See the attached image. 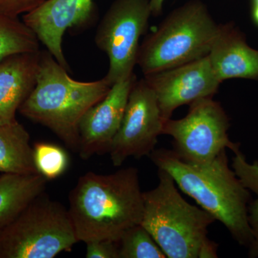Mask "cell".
Instances as JSON below:
<instances>
[{"label":"cell","instance_id":"cell-1","mask_svg":"<svg viewBox=\"0 0 258 258\" xmlns=\"http://www.w3.org/2000/svg\"><path fill=\"white\" fill-rule=\"evenodd\" d=\"M143 191L137 168L108 174L89 171L80 176L69 194L70 216L79 242H118L125 231L139 225Z\"/></svg>","mask_w":258,"mask_h":258},{"label":"cell","instance_id":"cell-2","mask_svg":"<svg viewBox=\"0 0 258 258\" xmlns=\"http://www.w3.org/2000/svg\"><path fill=\"white\" fill-rule=\"evenodd\" d=\"M149 157L183 192L221 222L237 243L248 248L253 240L248 222L250 191L230 167L226 150L203 164L186 162L166 149H154Z\"/></svg>","mask_w":258,"mask_h":258},{"label":"cell","instance_id":"cell-3","mask_svg":"<svg viewBox=\"0 0 258 258\" xmlns=\"http://www.w3.org/2000/svg\"><path fill=\"white\" fill-rule=\"evenodd\" d=\"M111 87L104 78L93 82L71 79L48 50L40 51L36 83L19 112L50 129L78 152L80 120Z\"/></svg>","mask_w":258,"mask_h":258},{"label":"cell","instance_id":"cell-4","mask_svg":"<svg viewBox=\"0 0 258 258\" xmlns=\"http://www.w3.org/2000/svg\"><path fill=\"white\" fill-rule=\"evenodd\" d=\"M158 177L157 186L143 192L141 225L167 258H199L209 239V227L216 220L203 208L187 203L169 173L158 169Z\"/></svg>","mask_w":258,"mask_h":258},{"label":"cell","instance_id":"cell-5","mask_svg":"<svg viewBox=\"0 0 258 258\" xmlns=\"http://www.w3.org/2000/svg\"><path fill=\"white\" fill-rule=\"evenodd\" d=\"M219 26L203 2H187L146 37L139 46L137 64L147 76L206 57Z\"/></svg>","mask_w":258,"mask_h":258},{"label":"cell","instance_id":"cell-6","mask_svg":"<svg viewBox=\"0 0 258 258\" xmlns=\"http://www.w3.org/2000/svg\"><path fill=\"white\" fill-rule=\"evenodd\" d=\"M77 242L69 210L43 192L0 232V258H53Z\"/></svg>","mask_w":258,"mask_h":258},{"label":"cell","instance_id":"cell-7","mask_svg":"<svg viewBox=\"0 0 258 258\" xmlns=\"http://www.w3.org/2000/svg\"><path fill=\"white\" fill-rule=\"evenodd\" d=\"M230 118L219 102L204 98L189 104L184 118L164 120L162 135L172 137L176 155L190 164L210 162L224 150L235 153L240 144L228 136Z\"/></svg>","mask_w":258,"mask_h":258},{"label":"cell","instance_id":"cell-8","mask_svg":"<svg viewBox=\"0 0 258 258\" xmlns=\"http://www.w3.org/2000/svg\"><path fill=\"white\" fill-rule=\"evenodd\" d=\"M151 15L149 0H115L102 19L95 42L109 60L104 79L110 86L134 74L139 40Z\"/></svg>","mask_w":258,"mask_h":258},{"label":"cell","instance_id":"cell-9","mask_svg":"<svg viewBox=\"0 0 258 258\" xmlns=\"http://www.w3.org/2000/svg\"><path fill=\"white\" fill-rule=\"evenodd\" d=\"M164 120L152 88L145 79L137 80L108 152L113 165L118 167L129 157H149L162 135Z\"/></svg>","mask_w":258,"mask_h":258},{"label":"cell","instance_id":"cell-10","mask_svg":"<svg viewBox=\"0 0 258 258\" xmlns=\"http://www.w3.org/2000/svg\"><path fill=\"white\" fill-rule=\"evenodd\" d=\"M157 96L163 118H171L176 108L200 98H213L220 83L208 55L173 69L144 76Z\"/></svg>","mask_w":258,"mask_h":258},{"label":"cell","instance_id":"cell-11","mask_svg":"<svg viewBox=\"0 0 258 258\" xmlns=\"http://www.w3.org/2000/svg\"><path fill=\"white\" fill-rule=\"evenodd\" d=\"M98 15V7L93 0H47L24 15L23 20L55 60L69 71L62 50L64 32L69 29L86 30L95 23Z\"/></svg>","mask_w":258,"mask_h":258},{"label":"cell","instance_id":"cell-12","mask_svg":"<svg viewBox=\"0 0 258 258\" xmlns=\"http://www.w3.org/2000/svg\"><path fill=\"white\" fill-rule=\"evenodd\" d=\"M137 80L133 74L114 83L104 98L83 115L79 125L78 149L83 160L109 152L123 119L131 90Z\"/></svg>","mask_w":258,"mask_h":258},{"label":"cell","instance_id":"cell-13","mask_svg":"<svg viewBox=\"0 0 258 258\" xmlns=\"http://www.w3.org/2000/svg\"><path fill=\"white\" fill-rule=\"evenodd\" d=\"M208 57L220 83L232 79L258 81V50L249 46L233 23L220 25Z\"/></svg>","mask_w":258,"mask_h":258},{"label":"cell","instance_id":"cell-14","mask_svg":"<svg viewBox=\"0 0 258 258\" xmlns=\"http://www.w3.org/2000/svg\"><path fill=\"white\" fill-rule=\"evenodd\" d=\"M40 52L16 54L0 60V125L16 121L17 111L36 83Z\"/></svg>","mask_w":258,"mask_h":258},{"label":"cell","instance_id":"cell-15","mask_svg":"<svg viewBox=\"0 0 258 258\" xmlns=\"http://www.w3.org/2000/svg\"><path fill=\"white\" fill-rule=\"evenodd\" d=\"M47 179L41 174H3L0 176V232L9 225L39 195Z\"/></svg>","mask_w":258,"mask_h":258},{"label":"cell","instance_id":"cell-16","mask_svg":"<svg viewBox=\"0 0 258 258\" xmlns=\"http://www.w3.org/2000/svg\"><path fill=\"white\" fill-rule=\"evenodd\" d=\"M28 131L18 120L0 125V173L39 174Z\"/></svg>","mask_w":258,"mask_h":258},{"label":"cell","instance_id":"cell-17","mask_svg":"<svg viewBox=\"0 0 258 258\" xmlns=\"http://www.w3.org/2000/svg\"><path fill=\"white\" fill-rule=\"evenodd\" d=\"M40 42L23 20L0 13V60L16 54L38 52Z\"/></svg>","mask_w":258,"mask_h":258},{"label":"cell","instance_id":"cell-18","mask_svg":"<svg viewBox=\"0 0 258 258\" xmlns=\"http://www.w3.org/2000/svg\"><path fill=\"white\" fill-rule=\"evenodd\" d=\"M118 244L119 258L167 257L151 234L141 224L125 231Z\"/></svg>","mask_w":258,"mask_h":258},{"label":"cell","instance_id":"cell-19","mask_svg":"<svg viewBox=\"0 0 258 258\" xmlns=\"http://www.w3.org/2000/svg\"><path fill=\"white\" fill-rule=\"evenodd\" d=\"M34 159L39 174L47 180L62 175L69 166V157L63 149L53 144L37 142L33 147Z\"/></svg>","mask_w":258,"mask_h":258},{"label":"cell","instance_id":"cell-20","mask_svg":"<svg viewBox=\"0 0 258 258\" xmlns=\"http://www.w3.org/2000/svg\"><path fill=\"white\" fill-rule=\"evenodd\" d=\"M232 168L244 187L257 195L258 198V161L247 162L240 149L234 153Z\"/></svg>","mask_w":258,"mask_h":258},{"label":"cell","instance_id":"cell-21","mask_svg":"<svg viewBox=\"0 0 258 258\" xmlns=\"http://www.w3.org/2000/svg\"><path fill=\"white\" fill-rule=\"evenodd\" d=\"M86 244V257L119 258L118 242L100 240L91 241Z\"/></svg>","mask_w":258,"mask_h":258},{"label":"cell","instance_id":"cell-22","mask_svg":"<svg viewBox=\"0 0 258 258\" xmlns=\"http://www.w3.org/2000/svg\"><path fill=\"white\" fill-rule=\"evenodd\" d=\"M47 0H0V13L12 17L30 13Z\"/></svg>","mask_w":258,"mask_h":258},{"label":"cell","instance_id":"cell-23","mask_svg":"<svg viewBox=\"0 0 258 258\" xmlns=\"http://www.w3.org/2000/svg\"><path fill=\"white\" fill-rule=\"evenodd\" d=\"M248 222L253 238L248 247V256L251 258H258V198L249 203Z\"/></svg>","mask_w":258,"mask_h":258},{"label":"cell","instance_id":"cell-24","mask_svg":"<svg viewBox=\"0 0 258 258\" xmlns=\"http://www.w3.org/2000/svg\"><path fill=\"white\" fill-rule=\"evenodd\" d=\"M217 251L218 244L208 239L202 247L199 258H216L218 257Z\"/></svg>","mask_w":258,"mask_h":258},{"label":"cell","instance_id":"cell-25","mask_svg":"<svg viewBox=\"0 0 258 258\" xmlns=\"http://www.w3.org/2000/svg\"><path fill=\"white\" fill-rule=\"evenodd\" d=\"M164 1L165 0H149L151 12L153 16L157 17L161 14Z\"/></svg>","mask_w":258,"mask_h":258},{"label":"cell","instance_id":"cell-26","mask_svg":"<svg viewBox=\"0 0 258 258\" xmlns=\"http://www.w3.org/2000/svg\"><path fill=\"white\" fill-rule=\"evenodd\" d=\"M251 15L253 23L258 27V0L251 1Z\"/></svg>","mask_w":258,"mask_h":258}]
</instances>
